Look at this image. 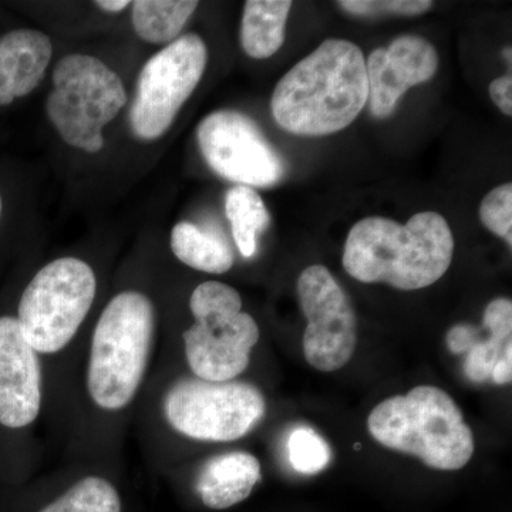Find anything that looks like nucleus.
Here are the masks:
<instances>
[{"label":"nucleus","mask_w":512,"mask_h":512,"mask_svg":"<svg viewBox=\"0 0 512 512\" xmlns=\"http://www.w3.org/2000/svg\"><path fill=\"white\" fill-rule=\"evenodd\" d=\"M367 99L362 50L349 40L328 39L279 80L271 110L276 124L288 133L322 137L348 128Z\"/></svg>","instance_id":"obj_1"},{"label":"nucleus","mask_w":512,"mask_h":512,"mask_svg":"<svg viewBox=\"0 0 512 512\" xmlns=\"http://www.w3.org/2000/svg\"><path fill=\"white\" fill-rule=\"evenodd\" d=\"M453 254V232L437 212H419L404 225L389 218L369 217L350 229L343 268L363 284L417 291L443 278Z\"/></svg>","instance_id":"obj_2"},{"label":"nucleus","mask_w":512,"mask_h":512,"mask_svg":"<svg viewBox=\"0 0 512 512\" xmlns=\"http://www.w3.org/2000/svg\"><path fill=\"white\" fill-rule=\"evenodd\" d=\"M367 429L377 443L417 457L434 470H461L476 450L460 407L436 386H417L377 404Z\"/></svg>","instance_id":"obj_3"},{"label":"nucleus","mask_w":512,"mask_h":512,"mask_svg":"<svg viewBox=\"0 0 512 512\" xmlns=\"http://www.w3.org/2000/svg\"><path fill=\"white\" fill-rule=\"evenodd\" d=\"M154 335L153 303L140 292H123L101 313L92 339L87 387L97 406L124 409L136 396Z\"/></svg>","instance_id":"obj_4"},{"label":"nucleus","mask_w":512,"mask_h":512,"mask_svg":"<svg viewBox=\"0 0 512 512\" xmlns=\"http://www.w3.org/2000/svg\"><path fill=\"white\" fill-rule=\"evenodd\" d=\"M195 323L185 330V356L195 376L208 382H229L247 370L259 328L242 312L237 289L208 281L192 292Z\"/></svg>","instance_id":"obj_5"},{"label":"nucleus","mask_w":512,"mask_h":512,"mask_svg":"<svg viewBox=\"0 0 512 512\" xmlns=\"http://www.w3.org/2000/svg\"><path fill=\"white\" fill-rule=\"evenodd\" d=\"M53 92L46 113L69 146L87 153L104 147L103 128L127 104L119 74L97 57L64 56L53 70Z\"/></svg>","instance_id":"obj_6"},{"label":"nucleus","mask_w":512,"mask_h":512,"mask_svg":"<svg viewBox=\"0 0 512 512\" xmlns=\"http://www.w3.org/2000/svg\"><path fill=\"white\" fill-rule=\"evenodd\" d=\"M96 275L86 262L60 258L40 269L23 292L18 322L37 353H56L74 338L96 298Z\"/></svg>","instance_id":"obj_7"},{"label":"nucleus","mask_w":512,"mask_h":512,"mask_svg":"<svg viewBox=\"0 0 512 512\" xmlns=\"http://www.w3.org/2000/svg\"><path fill=\"white\" fill-rule=\"evenodd\" d=\"M266 412L264 394L254 384L208 382L185 377L168 390L164 414L178 433L200 441L228 443L247 436Z\"/></svg>","instance_id":"obj_8"},{"label":"nucleus","mask_w":512,"mask_h":512,"mask_svg":"<svg viewBox=\"0 0 512 512\" xmlns=\"http://www.w3.org/2000/svg\"><path fill=\"white\" fill-rule=\"evenodd\" d=\"M207 62V46L195 33L178 37L148 60L138 76L130 109L134 136L153 141L170 130L200 84Z\"/></svg>","instance_id":"obj_9"},{"label":"nucleus","mask_w":512,"mask_h":512,"mask_svg":"<svg viewBox=\"0 0 512 512\" xmlns=\"http://www.w3.org/2000/svg\"><path fill=\"white\" fill-rule=\"evenodd\" d=\"M198 146L212 171L245 187H274L285 175L281 154L247 114L214 111L197 128Z\"/></svg>","instance_id":"obj_10"},{"label":"nucleus","mask_w":512,"mask_h":512,"mask_svg":"<svg viewBox=\"0 0 512 512\" xmlns=\"http://www.w3.org/2000/svg\"><path fill=\"white\" fill-rule=\"evenodd\" d=\"M299 303L306 319L303 355L319 372L348 365L357 345L355 309L326 266H308L298 279Z\"/></svg>","instance_id":"obj_11"},{"label":"nucleus","mask_w":512,"mask_h":512,"mask_svg":"<svg viewBox=\"0 0 512 512\" xmlns=\"http://www.w3.org/2000/svg\"><path fill=\"white\" fill-rule=\"evenodd\" d=\"M439 69V55L420 36L396 37L387 49L373 50L366 62L370 113L387 119L397 101L417 84L429 82Z\"/></svg>","instance_id":"obj_12"},{"label":"nucleus","mask_w":512,"mask_h":512,"mask_svg":"<svg viewBox=\"0 0 512 512\" xmlns=\"http://www.w3.org/2000/svg\"><path fill=\"white\" fill-rule=\"evenodd\" d=\"M42 403L39 357L23 336L18 319L0 318V424L29 426Z\"/></svg>","instance_id":"obj_13"},{"label":"nucleus","mask_w":512,"mask_h":512,"mask_svg":"<svg viewBox=\"0 0 512 512\" xmlns=\"http://www.w3.org/2000/svg\"><path fill=\"white\" fill-rule=\"evenodd\" d=\"M52 40L37 30L19 29L0 39V106H9L39 86L52 60Z\"/></svg>","instance_id":"obj_14"},{"label":"nucleus","mask_w":512,"mask_h":512,"mask_svg":"<svg viewBox=\"0 0 512 512\" xmlns=\"http://www.w3.org/2000/svg\"><path fill=\"white\" fill-rule=\"evenodd\" d=\"M261 480V463L244 451L220 454L201 467L197 491L212 510H225L247 500Z\"/></svg>","instance_id":"obj_15"},{"label":"nucleus","mask_w":512,"mask_h":512,"mask_svg":"<svg viewBox=\"0 0 512 512\" xmlns=\"http://www.w3.org/2000/svg\"><path fill=\"white\" fill-rule=\"evenodd\" d=\"M484 329H477L473 346L467 352L464 372L471 382L491 379L495 365L512 345V302L498 298L488 303L484 312Z\"/></svg>","instance_id":"obj_16"},{"label":"nucleus","mask_w":512,"mask_h":512,"mask_svg":"<svg viewBox=\"0 0 512 512\" xmlns=\"http://www.w3.org/2000/svg\"><path fill=\"white\" fill-rule=\"evenodd\" d=\"M291 0H248L241 25V45L252 59L274 56L285 42Z\"/></svg>","instance_id":"obj_17"},{"label":"nucleus","mask_w":512,"mask_h":512,"mask_svg":"<svg viewBox=\"0 0 512 512\" xmlns=\"http://www.w3.org/2000/svg\"><path fill=\"white\" fill-rule=\"evenodd\" d=\"M171 249L183 264L207 274H225L235 261L227 239L191 222L175 225L171 232Z\"/></svg>","instance_id":"obj_18"},{"label":"nucleus","mask_w":512,"mask_h":512,"mask_svg":"<svg viewBox=\"0 0 512 512\" xmlns=\"http://www.w3.org/2000/svg\"><path fill=\"white\" fill-rule=\"evenodd\" d=\"M131 5L137 35L148 43L163 45L178 39L200 3L195 0H137Z\"/></svg>","instance_id":"obj_19"},{"label":"nucleus","mask_w":512,"mask_h":512,"mask_svg":"<svg viewBox=\"0 0 512 512\" xmlns=\"http://www.w3.org/2000/svg\"><path fill=\"white\" fill-rule=\"evenodd\" d=\"M225 214L231 222L232 237L244 258H252L258 251V237L271 222L268 208L261 195L251 187L237 185L227 192Z\"/></svg>","instance_id":"obj_20"},{"label":"nucleus","mask_w":512,"mask_h":512,"mask_svg":"<svg viewBox=\"0 0 512 512\" xmlns=\"http://www.w3.org/2000/svg\"><path fill=\"white\" fill-rule=\"evenodd\" d=\"M116 488L100 477H86L40 512H120Z\"/></svg>","instance_id":"obj_21"},{"label":"nucleus","mask_w":512,"mask_h":512,"mask_svg":"<svg viewBox=\"0 0 512 512\" xmlns=\"http://www.w3.org/2000/svg\"><path fill=\"white\" fill-rule=\"evenodd\" d=\"M288 457L296 473L313 476L329 466L332 450L311 427H296L289 436Z\"/></svg>","instance_id":"obj_22"},{"label":"nucleus","mask_w":512,"mask_h":512,"mask_svg":"<svg viewBox=\"0 0 512 512\" xmlns=\"http://www.w3.org/2000/svg\"><path fill=\"white\" fill-rule=\"evenodd\" d=\"M480 218L485 228L512 245V184L494 188L485 195L480 207Z\"/></svg>","instance_id":"obj_23"},{"label":"nucleus","mask_w":512,"mask_h":512,"mask_svg":"<svg viewBox=\"0 0 512 512\" xmlns=\"http://www.w3.org/2000/svg\"><path fill=\"white\" fill-rule=\"evenodd\" d=\"M340 8L350 15L370 16L399 15L419 16L431 9L430 0H340Z\"/></svg>","instance_id":"obj_24"},{"label":"nucleus","mask_w":512,"mask_h":512,"mask_svg":"<svg viewBox=\"0 0 512 512\" xmlns=\"http://www.w3.org/2000/svg\"><path fill=\"white\" fill-rule=\"evenodd\" d=\"M477 328L468 325V323H460L448 330L447 333V346L451 353L454 355H461L467 353L473 346L474 339H476Z\"/></svg>","instance_id":"obj_25"},{"label":"nucleus","mask_w":512,"mask_h":512,"mask_svg":"<svg viewBox=\"0 0 512 512\" xmlns=\"http://www.w3.org/2000/svg\"><path fill=\"white\" fill-rule=\"evenodd\" d=\"M490 97L495 106L498 107L505 116H512V76L498 77L490 84Z\"/></svg>","instance_id":"obj_26"},{"label":"nucleus","mask_w":512,"mask_h":512,"mask_svg":"<svg viewBox=\"0 0 512 512\" xmlns=\"http://www.w3.org/2000/svg\"><path fill=\"white\" fill-rule=\"evenodd\" d=\"M491 380L495 384L505 386L510 384L512 380V345L505 349L504 355L498 360L495 365L493 373H491Z\"/></svg>","instance_id":"obj_27"},{"label":"nucleus","mask_w":512,"mask_h":512,"mask_svg":"<svg viewBox=\"0 0 512 512\" xmlns=\"http://www.w3.org/2000/svg\"><path fill=\"white\" fill-rule=\"evenodd\" d=\"M130 5L131 3L128 0H97L96 2V6L110 13L121 12Z\"/></svg>","instance_id":"obj_28"},{"label":"nucleus","mask_w":512,"mask_h":512,"mask_svg":"<svg viewBox=\"0 0 512 512\" xmlns=\"http://www.w3.org/2000/svg\"><path fill=\"white\" fill-rule=\"evenodd\" d=\"M0 217H2V198H0Z\"/></svg>","instance_id":"obj_29"}]
</instances>
